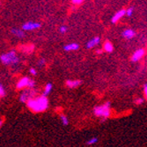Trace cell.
<instances>
[{
  "label": "cell",
  "mask_w": 147,
  "mask_h": 147,
  "mask_svg": "<svg viewBox=\"0 0 147 147\" xmlns=\"http://www.w3.org/2000/svg\"><path fill=\"white\" fill-rule=\"evenodd\" d=\"M83 2H84L83 0H72V1H71V3H72L73 5H81Z\"/></svg>",
  "instance_id": "22"
},
{
  "label": "cell",
  "mask_w": 147,
  "mask_h": 147,
  "mask_svg": "<svg viewBox=\"0 0 147 147\" xmlns=\"http://www.w3.org/2000/svg\"><path fill=\"white\" fill-rule=\"evenodd\" d=\"M11 33L13 34V35H15L16 37L18 38H23L25 36V34L23 32V30H20V29H17V28H12L11 30Z\"/></svg>",
  "instance_id": "15"
},
{
  "label": "cell",
  "mask_w": 147,
  "mask_h": 147,
  "mask_svg": "<svg viewBox=\"0 0 147 147\" xmlns=\"http://www.w3.org/2000/svg\"><path fill=\"white\" fill-rule=\"evenodd\" d=\"M103 50H105L108 53H111L114 50V47L113 44L109 42V41H106L103 44Z\"/></svg>",
  "instance_id": "13"
},
{
  "label": "cell",
  "mask_w": 147,
  "mask_h": 147,
  "mask_svg": "<svg viewBox=\"0 0 147 147\" xmlns=\"http://www.w3.org/2000/svg\"><path fill=\"white\" fill-rule=\"evenodd\" d=\"M34 86H35V82L34 81V80L30 79L29 84H28V88H29V89H32V88H34Z\"/></svg>",
  "instance_id": "23"
},
{
  "label": "cell",
  "mask_w": 147,
  "mask_h": 147,
  "mask_svg": "<svg viewBox=\"0 0 147 147\" xmlns=\"http://www.w3.org/2000/svg\"><path fill=\"white\" fill-rule=\"evenodd\" d=\"M100 37L96 36V37H93L92 39H91L90 41L87 42L86 43V48L87 49H92V48H94L95 46H97L100 43Z\"/></svg>",
  "instance_id": "9"
},
{
  "label": "cell",
  "mask_w": 147,
  "mask_h": 147,
  "mask_svg": "<svg viewBox=\"0 0 147 147\" xmlns=\"http://www.w3.org/2000/svg\"><path fill=\"white\" fill-rule=\"evenodd\" d=\"M52 90V85L50 83H48L46 86H45V88H44V94L45 96H47L48 94H49V92H51Z\"/></svg>",
  "instance_id": "17"
},
{
  "label": "cell",
  "mask_w": 147,
  "mask_h": 147,
  "mask_svg": "<svg viewBox=\"0 0 147 147\" xmlns=\"http://www.w3.org/2000/svg\"><path fill=\"white\" fill-rule=\"evenodd\" d=\"M34 46L33 45H24V46H20L19 48V49H20L22 52L26 53V54H31L34 50Z\"/></svg>",
  "instance_id": "12"
},
{
  "label": "cell",
  "mask_w": 147,
  "mask_h": 147,
  "mask_svg": "<svg viewBox=\"0 0 147 147\" xmlns=\"http://www.w3.org/2000/svg\"><path fill=\"white\" fill-rule=\"evenodd\" d=\"M44 64H45V59L42 58V59H40V60H39V62H38V65H39V66H42V65H44Z\"/></svg>",
  "instance_id": "25"
},
{
  "label": "cell",
  "mask_w": 147,
  "mask_h": 147,
  "mask_svg": "<svg viewBox=\"0 0 147 147\" xmlns=\"http://www.w3.org/2000/svg\"><path fill=\"white\" fill-rule=\"evenodd\" d=\"M29 81H30V79L28 77H23L22 78H20L19 80L17 85H16L17 89L18 90H21V89H24L26 87H28Z\"/></svg>",
  "instance_id": "6"
},
{
  "label": "cell",
  "mask_w": 147,
  "mask_h": 147,
  "mask_svg": "<svg viewBox=\"0 0 147 147\" xmlns=\"http://www.w3.org/2000/svg\"><path fill=\"white\" fill-rule=\"evenodd\" d=\"M79 46L78 43H70V44H67L63 47V49L65 51H73V50H77L78 49Z\"/></svg>",
  "instance_id": "14"
},
{
  "label": "cell",
  "mask_w": 147,
  "mask_h": 147,
  "mask_svg": "<svg viewBox=\"0 0 147 147\" xmlns=\"http://www.w3.org/2000/svg\"><path fill=\"white\" fill-rule=\"evenodd\" d=\"M93 113L97 117H101L102 122L105 121L106 119H108L110 116V102L107 101L102 105L96 106L93 109Z\"/></svg>",
  "instance_id": "2"
},
{
  "label": "cell",
  "mask_w": 147,
  "mask_h": 147,
  "mask_svg": "<svg viewBox=\"0 0 147 147\" xmlns=\"http://www.w3.org/2000/svg\"><path fill=\"white\" fill-rule=\"evenodd\" d=\"M144 96L147 100V84H145L144 86Z\"/></svg>",
  "instance_id": "26"
},
{
  "label": "cell",
  "mask_w": 147,
  "mask_h": 147,
  "mask_svg": "<svg viewBox=\"0 0 147 147\" xmlns=\"http://www.w3.org/2000/svg\"><path fill=\"white\" fill-rule=\"evenodd\" d=\"M67 26H60V28H59V32L61 34H65L66 32H67Z\"/></svg>",
  "instance_id": "20"
},
{
  "label": "cell",
  "mask_w": 147,
  "mask_h": 147,
  "mask_svg": "<svg viewBox=\"0 0 147 147\" xmlns=\"http://www.w3.org/2000/svg\"><path fill=\"white\" fill-rule=\"evenodd\" d=\"M36 94V92L34 90H32V89H28V90H26L24 91L20 96V102H23V103H28V100L34 99V97L35 96Z\"/></svg>",
  "instance_id": "4"
},
{
  "label": "cell",
  "mask_w": 147,
  "mask_h": 147,
  "mask_svg": "<svg viewBox=\"0 0 147 147\" xmlns=\"http://www.w3.org/2000/svg\"><path fill=\"white\" fill-rule=\"evenodd\" d=\"M29 72H30L32 75H34V76L36 75V71H35V69H34V68H31V69L29 70Z\"/></svg>",
  "instance_id": "27"
},
{
  "label": "cell",
  "mask_w": 147,
  "mask_h": 147,
  "mask_svg": "<svg viewBox=\"0 0 147 147\" xmlns=\"http://www.w3.org/2000/svg\"><path fill=\"white\" fill-rule=\"evenodd\" d=\"M65 84L69 88H76L81 84V81L80 80H66Z\"/></svg>",
  "instance_id": "10"
},
{
  "label": "cell",
  "mask_w": 147,
  "mask_h": 147,
  "mask_svg": "<svg viewBox=\"0 0 147 147\" xmlns=\"http://www.w3.org/2000/svg\"><path fill=\"white\" fill-rule=\"evenodd\" d=\"M135 31H133L132 29H126L123 32V37L125 39H131L135 36Z\"/></svg>",
  "instance_id": "11"
},
{
  "label": "cell",
  "mask_w": 147,
  "mask_h": 147,
  "mask_svg": "<svg viewBox=\"0 0 147 147\" xmlns=\"http://www.w3.org/2000/svg\"><path fill=\"white\" fill-rule=\"evenodd\" d=\"M26 107L34 113H42L48 109L49 100L45 95L39 96L28 100Z\"/></svg>",
  "instance_id": "1"
},
{
  "label": "cell",
  "mask_w": 147,
  "mask_h": 147,
  "mask_svg": "<svg viewBox=\"0 0 147 147\" xmlns=\"http://www.w3.org/2000/svg\"><path fill=\"white\" fill-rule=\"evenodd\" d=\"M0 60L5 65H11V64H15L19 62V58L16 56L15 51H9L5 54H2L0 57Z\"/></svg>",
  "instance_id": "3"
},
{
  "label": "cell",
  "mask_w": 147,
  "mask_h": 147,
  "mask_svg": "<svg viewBox=\"0 0 147 147\" xmlns=\"http://www.w3.org/2000/svg\"><path fill=\"white\" fill-rule=\"evenodd\" d=\"M60 120L62 122V124L64 126H67L69 124V120L67 118V116L64 115H60Z\"/></svg>",
  "instance_id": "16"
},
{
  "label": "cell",
  "mask_w": 147,
  "mask_h": 147,
  "mask_svg": "<svg viewBox=\"0 0 147 147\" xmlns=\"http://www.w3.org/2000/svg\"><path fill=\"white\" fill-rule=\"evenodd\" d=\"M143 102H144V99H143V98H138V99L135 100V103H136L137 105H141V104H143Z\"/></svg>",
  "instance_id": "24"
},
{
  "label": "cell",
  "mask_w": 147,
  "mask_h": 147,
  "mask_svg": "<svg viewBox=\"0 0 147 147\" xmlns=\"http://www.w3.org/2000/svg\"><path fill=\"white\" fill-rule=\"evenodd\" d=\"M133 7H129V8H128L127 10H126V15L128 16V17H129V16H131L132 15V12H133Z\"/></svg>",
  "instance_id": "21"
},
{
  "label": "cell",
  "mask_w": 147,
  "mask_h": 147,
  "mask_svg": "<svg viewBox=\"0 0 147 147\" xmlns=\"http://www.w3.org/2000/svg\"><path fill=\"white\" fill-rule=\"evenodd\" d=\"M0 96H1V98L5 96V88L2 85L0 86Z\"/></svg>",
  "instance_id": "19"
},
{
  "label": "cell",
  "mask_w": 147,
  "mask_h": 147,
  "mask_svg": "<svg viewBox=\"0 0 147 147\" xmlns=\"http://www.w3.org/2000/svg\"><path fill=\"white\" fill-rule=\"evenodd\" d=\"M124 15H126V10L125 9H122V10L116 11L114 14V16L112 17V19H111V22L112 23H116L119 20H121Z\"/></svg>",
  "instance_id": "8"
},
{
  "label": "cell",
  "mask_w": 147,
  "mask_h": 147,
  "mask_svg": "<svg viewBox=\"0 0 147 147\" xmlns=\"http://www.w3.org/2000/svg\"><path fill=\"white\" fill-rule=\"evenodd\" d=\"M41 28V24L37 22H26L22 25V30L24 31H32Z\"/></svg>",
  "instance_id": "5"
},
{
  "label": "cell",
  "mask_w": 147,
  "mask_h": 147,
  "mask_svg": "<svg viewBox=\"0 0 147 147\" xmlns=\"http://www.w3.org/2000/svg\"><path fill=\"white\" fill-rule=\"evenodd\" d=\"M96 53H97V54H101V53H102V49H97L96 50Z\"/></svg>",
  "instance_id": "28"
},
{
  "label": "cell",
  "mask_w": 147,
  "mask_h": 147,
  "mask_svg": "<svg viewBox=\"0 0 147 147\" xmlns=\"http://www.w3.org/2000/svg\"><path fill=\"white\" fill-rule=\"evenodd\" d=\"M144 53H145L144 49H139L136 50L134 53H133V55H132L130 60L132 62H138V61H139L144 56Z\"/></svg>",
  "instance_id": "7"
},
{
  "label": "cell",
  "mask_w": 147,
  "mask_h": 147,
  "mask_svg": "<svg viewBox=\"0 0 147 147\" xmlns=\"http://www.w3.org/2000/svg\"><path fill=\"white\" fill-rule=\"evenodd\" d=\"M98 142V138H92L90 139H88L86 141V144L87 145H92V144H94Z\"/></svg>",
  "instance_id": "18"
}]
</instances>
